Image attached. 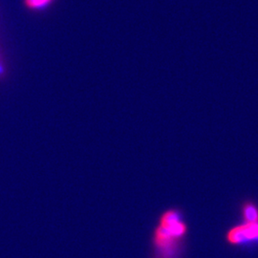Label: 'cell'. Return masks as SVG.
Here are the masks:
<instances>
[{
	"label": "cell",
	"mask_w": 258,
	"mask_h": 258,
	"mask_svg": "<svg viewBox=\"0 0 258 258\" xmlns=\"http://www.w3.org/2000/svg\"><path fill=\"white\" fill-rule=\"evenodd\" d=\"M56 0H22L23 7L30 12H43L50 8Z\"/></svg>",
	"instance_id": "277c9868"
},
{
	"label": "cell",
	"mask_w": 258,
	"mask_h": 258,
	"mask_svg": "<svg viewBox=\"0 0 258 258\" xmlns=\"http://www.w3.org/2000/svg\"><path fill=\"white\" fill-rule=\"evenodd\" d=\"M179 239L171 236L167 231H165L160 226L154 233V244L164 255L166 257L170 256L176 249V243Z\"/></svg>",
	"instance_id": "3957f363"
},
{
	"label": "cell",
	"mask_w": 258,
	"mask_h": 258,
	"mask_svg": "<svg viewBox=\"0 0 258 258\" xmlns=\"http://www.w3.org/2000/svg\"><path fill=\"white\" fill-rule=\"evenodd\" d=\"M160 227L176 239H180L186 232V226L184 222H182L179 213L176 211L165 212L161 217Z\"/></svg>",
	"instance_id": "7a4b0ae2"
},
{
	"label": "cell",
	"mask_w": 258,
	"mask_h": 258,
	"mask_svg": "<svg viewBox=\"0 0 258 258\" xmlns=\"http://www.w3.org/2000/svg\"><path fill=\"white\" fill-rule=\"evenodd\" d=\"M6 74H7V69H6V66L4 64L3 57H2L1 53H0V80L4 79L6 77Z\"/></svg>",
	"instance_id": "8992f818"
},
{
	"label": "cell",
	"mask_w": 258,
	"mask_h": 258,
	"mask_svg": "<svg viewBox=\"0 0 258 258\" xmlns=\"http://www.w3.org/2000/svg\"><path fill=\"white\" fill-rule=\"evenodd\" d=\"M227 240L232 245L258 241V223H244L234 227L227 234Z\"/></svg>",
	"instance_id": "6da1fadb"
},
{
	"label": "cell",
	"mask_w": 258,
	"mask_h": 258,
	"mask_svg": "<svg viewBox=\"0 0 258 258\" xmlns=\"http://www.w3.org/2000/svg\"><path fill=\"white\" fill-rule=\"evenodd\" d=\"M242 212L245 223H258V208L255 204L252 202L244 204Z\"/></svg>",
	"instance_id": "5b68a950"
}]
</instances>
